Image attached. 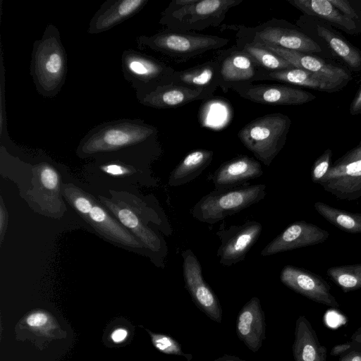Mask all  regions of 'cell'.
I'll return each mask as SVG.
<instances>
[{"label": "cell", "mask_w": 361, "mask_h": 361, "mask_svg": "<svg viewBox=\"0 0 361 361\" xmlns=\"http://www.w3.org/2000/svg\"><path fill=\"white\" fill-rule=\"evenodd\" d=\"M157 129L140 118H121L102 123L91 128L77 149L81 157H106L133 152L157 135Z\"/></svg>", "instance_id": "1"}, {"label": "cell", "mask_w": 361, "mask_h": 361, "mask_svg": "<svg viewBox=\"0 0 361 361\" xmlns=\"http://www.w3.org/2000/svg\"><path fill=\"white\" fill-rule=\"evenodd\" d=\"M30 71L37 92L44 97H56L65 83L67 56L53 24H48L42 37L33 43Z\"/></svg>", "instance_id": "2"}, {"label": "cell", "mask_w": 361, "mask_h": 361, "mask_svg": "<svg viewBox=\"0 0 361 361\" xmlns=\"http://www.w3.org/2000/svg\"><path fill=\"white\" fill-rule=\"evenodd\" d=\"M136 43L139 49H149L178 63L186 61L209 51L219 50L230 40L216 35L192 32H177L165 29L152 35H140Z\"/></svg>", "instance_id": "3"}, {"label": "cell", "mask_w": 361, "mask_h": 361, "mask_svg": "<svg viewBox=\"0 0 361 361\" xmlns=\"http://www.w3.org/2000/svg\"><path fill=\"white\" fill-rule=\"evenodd\" d=\"M291 125L281 113L256 118L243 126L238 137L243 145L265 166H269L283 147Z\"/></svg>", "instance_id": "4"}, {"label": "cell", "mask_w": 361, "mask_h": 361, "mask_svg": "<svg viewBox=\"0 0 361 361\" xmlns=\"http://www.w3.org/2000/svg\"><path fill=\"white\" fill-rule=\"evenodd\" d=\"M265 195L264 184L215 189L194 205L191 214L202 223L214 224L259 202Z\"/></svg>", "instance_id": "5"}, {"label": "cell", "mask_w": 361, "mask_h": 361, "mask_svg": "<svg viewBox=\"0 0 361 361\" xmlns=\"http://www.w3.org/2000/svg\"><path fill=\"white\" fill-rule=\"evenodd\" d=\"M243 0H196L182 7L169 4L159 23L177 32L200 31L220 26L226 13Z\"/></svg>", "instance_id": "6"}, {"label": "cell", "mask_w": 361, "mask_h": 361, "mask_svg": "<svg viewBox=\"0 0 361 361\" xmlns=\"http://www.w3.org/2000/svg\"><path fill=\"white\" fill-rule=\"evenodd\" d=\"M121 70L124 78L134 89L137 99L171 83L176 71L159 59L133 49L123 51Z\"/></svg>", "instance_id": "7"}, {"label": "cell", "mask_w": 361, "mask_h": 361, "mask_svg": "<svg viewBox=\"0 0 361 361\" xmlns=\"http://www.w3.org/2000/svg\"><path fill=\"white\" fill-rule=\"evenodd\" d=\"M221 30L236 31L240 37L263 44L303 52H321L322 48L313 39L303 32L283 25L282 20L271 19L256 27L243 25H226Z\"/></svg>", "instance_id": "8"}, {"label": "cell", "mask_w": 361, "mask_h": 361, "mask_svg": "<svg viewBox=\"0 0 361 361\" xmlns=\"http://www.w3.org/2000/svg\"><path fill=\"white\" fill-rule=\"evenodd\" d=\"M214 58L219 63V87L224 92L235 87L260 80L264 72L247 54L236 45L217 50Z\"/></svg>", "instance_id": "9"}, {"label": "cell", "mask_w": 361, "mask_h": 361, "mask_svg": "<svg viewBox=\"0 0 361 361\" xmlns=\"http://www.w3.org/2000/svg\"><path fill=\"white\" fill-rule=\"evenodd\" d=\"M185 286L195 305L214 322L221 323L223 311L217 296L205 282L202 267L190 249L182 253Z\"/></svg>", "instance_id": "10"}, {"label": "cell", "mask_w": 361, "mask_h": 361, "mask_svg": "<svg viewBox=\"0 0 361 361\" xmlns=\"http://www.w3.org/2000/svg\"><path fill=\"white\" fill-rule=\"evenodd\" d=\"M262 231V224L256 221L221 229L216 234L221 244L217 250L219 264L230 267L243 261L247 253L258 240Z\"/></svg>", "instance_id": "11"}, {"label": "cell", "mask_w": 361, "mask_h": 361, "mask_svg": "<svg viewBox=\"0 0 361 361\" xmlns=\"http://www.w3.org/2000/svg\"><path fill=\"white\" fill-rule=\"evenodd\" d=\"M280 280L286 286L315 302L336 309L340 307L329 283L312 271L286 265L281 271Z\"/></svg>", "instance_id": "12"}, {"label": "cell", "mask_w": 361, "mask_h": 361, "mask_svg": "<svg viewBox=\"0 0 361 361\" xmlns=\"http://www.w3.org/2000/svg\"><path fill=\"white\" fill-rule=\"evenodd\" d=\"M259 44L278 54L293 67L305 70L319 76L333 87L336 92L343 88L351 80L350 75L347 71L339 66L328 63L319 57L276 46Z\"/></svg>", "instance_id": "13"}, {"label": "cell", "mask_w": 361, "mask_h": 361, "mask_svg": "<svg viewBox=\"0 0 361 361\" xmlns=\"http://www.w3.org/2000/svg\"><path fill=\"white\" fill-rule=\"evenodd\" d=\"M240 97L251 102L269 105H301L315 99L307 91L279 84H249L232 89Z\"/></svg>", "instance_id": "14"}, {"label": "cell", "mask_w": 361, "mask_h": 361, "mask_svg": "<svg viewBox=\"0 0 361 361\" xmlns=\"http://www.w3.org/2000/svg\"><path fill=\"white\" fill-rule=\"evenodd\" d=\"M329 233L305 221H295L286 227L261 251L263 257L315 245L326 241Z\"/></svg>", "instance_id": "15"}, {"label": "cell", "mask_w": 361, "mask_h": 361, "mask_svg": "<svg viewBox=\"0 0 361 361\" xmlns=\"http://www.w3.org/2000/svg\"><path fill=\"white\" fill-rule=\"evenodd\" d=\"M317 184L338 200L359 199L361 197V160L332 165Z\"/></svg>", "instance_id": "16"}, {"label": "cell", "mask_w": 361, "mask_h": 361, "mask_svg": "<svg viewBox=\"0 0 361 361\" xmlns=\"http://www.w3.org/2000/svg\"><path fill=\"white\" fill-rule=\"evenodd\" d=\"M260 163L247 155H240L224 162L209 177L216 190L238 187L263 174Z\"/></svg>", "instance_id": "17"}, {"label": "cell", "mask_w": 361, "mask_h": 361, "mask_svg": "<svg viewBox=\"0 0 361 361\" xmlns=\"http://www.w3.org/2000/svg\"><path fill=\"white\" fill-rule=\"evenodd\" d=\"M238 338L251 351L256 353L262 347L265 336V317L257 297L252 298L240 310L236 320Z\"/></svg>", "instance_id": "18"}, {"label": "cell", "mask_w": 361, "mask_h": 361, "mask_svg": "<svg viewBox=\"0 0 361 361\" xmlns=\"http://www.w3.org/2000/svg\"><path fill=\"white\" fill-rule=\"evenodd\" d=\"M147 3L148 0H106L90 20L87 32L109 30L140 12Z\"/></svg>", "instance_id": "19"}, {"label": "cell", "mask_w": 361, "mask_h": 361, "mask_svg": "<svg viewBox=\"0 0 361 361\" xmlns=\"http://www.w3.org/2000/svg\"><path fill=\"white\" fill-rule=\"evenodd\" d=\"M214 93L197 88L170 83L158 87L154 91L137 99L146 106L154 109H171L188 103L207 99Z\"/></svg>", "instance_id": "20"}, {"label": "cell", "mask_w": 361, "mask_h": 361, "mask_svg": "<svg viewBox=\"0 0 361 361\" xmlns=\"http://www.w3.org/2000/svg\"><path fill=\"white\" fill-rule=\"evenodd\" d=\"M101 201L109 211L118 219L119 222L140 241L152 251H157L160 247L158 236L143 223L137 212L132 206L122 202H115L111 200L101 197Z\"/></svg>", "instance_id": "21"}, {"label": "cell", "mask_w": 361, "mask_h": 361, "mask_svg": "<svg viewBox=\"0 0 361 361\" xmlns=\"http://www.w3.org/2000/svg\"><path fill=\"white\" fill-rule=\"evenodd\" d=\"M303 13L319 18L350 35L361 32L358 24L343 14L330 0H290L288 1Z\"/></svg>", "instance_id": "22"}, {"label": "cell", "mask_w": 361, "mask_h": 361, "mask_svg": "<svg viewBox=\"0 0 361 361\" xmlns=\"http://www.w3.org/2000/svg\"><path fill=\"white\" fill-rule=\"evenodd\" d=\"M293 354L295 361H326L327 358L326 348L319 343L305 316H300L295 323Z\"/></svg>", "instance_id": "23"}, {"label": "cell", "mask_w": 361, "mask_h": 361, "mask_svg": "<svg viewBox=\"0 0 361 361\" xmlns=\"http://www.w3.org/2000/svg\"><path fill=\"white\" fill-rule=\"evenodd\" d=\"M85 220L108 239L133 247L143 246V244L135 236L111 216L105 208L95 200H94L90 214Z\"/></svg>", "instance_id": "24"}, {"label": "cell", "mask_w": 361, "mask_h": 361, "mask_svg": "<svg viewBox=\"0 0 361 361\" xmlns=\"http://www.w3.org/2000/svg\"><path fill=\"white\" fill-rule=\"evenodd\" d=\"M219 63L215 58L190 68L175 71L171 83L214 93L219 87Z\"/></svg>", "instance_id": "25"}, {"label": "cell", "mask_w": 361, "mask_h": 361, "mask_svg": "<svg viewBox=\"0 0 361 361\" xmlns=\"http://www.w3.org/2000/svg\"><path fill=\"white\" fill-rule=\"evenodd\" d=\"M213 156V151L203 149L188 153L171 171L169 185L180 186L196 178L210 164Z\"/></svg>", "instance_id": "26"}, {"label": "cell", "mask_w": 361, "mask_h": 361, "mask_svg": "<svg viewBox=\"0 0 361 361\" xmlns=\"http://www.w3.org/2000/svg\"><path fill=\"white\" fill-rule=\"evenodd\" d=\"M268 80L302 86L318 91L327 92H336L335 89L324 81L319 76L298 68H290L281 71L265 72L260 77V80Z\"/></svg>", "instance_id": "27"}, {"label": "cell", "mask_w": 361, "mask_h": 361, "mask_svg": "<svg viewBox=\"0 0 361 361\" xmlns=\"http://www.w3.org/2000/svg\"><path fill=\"white\" fill-rule=\"evenodd\" d=\"M317 35L354 71H361V51L331 29L317 24Z\"/></svg>", "instance_id": "28"}, {"label": "cell", "mask_w": 361, "mask_h": 361, "mask_svg": "<svg viewBox=\"0 0 361 361\" xmlns=\"http://www.w3.org/2000/svg\"><path fill=\"white\" fill-rule=\"evenodd\" d=\"M235 45L247 54L256 64L265 72H272L293 68L286 60L267 49L259 43L236 37Z\"/></svg>", "instance_id": "29"}, {"label": "cell", "mask_w": 361, "mask_h": 361, "mask_svg": "<svg viewBox=\"0 0 361 361\" xmlns=\"http://www.w3.org/2000/svg\"><path fill=\"white\" fill-rule=\"evenodd\" d=\"M315 210L338 229L350 233H361V213L333 207L322 202L314 204Z\"/></svg>", "instance_id": "30"}, {"label": "cell", "mask_w": 361, "mask_h": 361, "mask_svg": "<svg viewBox=\"0 0 361 361\" xmlns=\"http://www.w3.org/2000/svg\"><path fill=\"white\" fill-rule=\"evenodd\" d=\"M326 275L344 293L361 288V264L332 267L326 270Z\"/></svg>", "instance_id": "31"}, {"label": "cell", "mask_w": 361, "mask_h": 361, "mask_svg": "<svg viewBox=\"0 0 361 361\" xmlns=\"http://www.w3.org/2000/svg\"><path fill=\"white\" fill-rule=\"evenodd\" d=\"M146 330L151 337L153 345L161 353L183 356L188 361H190L192 358L191 354H187L182 351L180 344L172 337L165 334L153 333L148 329Z\"/></svg>", "instance_id": "32"}, {"label": "cell", "mask_w": 361, "mask_h": 361, "mask_svg": "<svg viewBox=\"0 0 361 361\" xmlns=\"http://www.w3.org/2000/svg\"><path fill=\"white\" fill-rule=\"evenodd\" d=\"M64 194L80 216L85 219L90 214L94 199L74 186L66 188Z\"/></svg>", "instance_id": "33"}, {"label": "cell", "mask_w": 361, "mask_h": 361, "mask_svg": "<svg viewBox=\"0 0 361 361\" xmlns=\"http://www.w3.org/2000/svg\"><path fill=\"white\" fill-rule=\"evenodd\" d=\"M25 322L30 329L43 334L48 333L57 325L52 317L43 310L30 312L25 318Z\"/></svg>", "instance_id": "34"}, {"label": "cell", "mask_w": 361, "mask_h": 361, "mask_svg": "<svg viewBox=\"0 0 361 361\" xmlns=\"http://www.w3.org/2000/svg\"><path fill=\"white\" fill-rule=\"evenodd\" d=\"M38 169L42 187L49 191L57 192L59 189L60 178L56 170L48 164H42Z\"/></svg>", "instance_id": "35"}, {"label": "cell", "mask_w": 361, "mask_h": 361, "mask_svg": "<svg viewBox=\"0 0 361 361\" xmlns=\"http://www.w3.org/2000/svg\"><path fill=\"white\" fill-rule=\"evenodd\" d=\"M332 155V150L331 149H326L315 160L311 173V179L313 183H317L331 167Z\"/></svg>", "instance_id": "36"}, {"label": "cell", "mask_w": 361, "mask_h": 361, "mask_svg": "<svg viewBox=\"0 0 361 361\" xmlns=\"http://www.w3.org/2000/svg\"><path fill=\"white\" fill-rule=\"evenodd\" d=\"M101 169L106 173L119 176L128 175L133 173V168L121 162V161H109L101 166Z\"/></svg>", "instance_id": "37"}, {"label": "cell", "mask_w": 361, "mask_h": 361, "mask_svg": "<svg viewBox=\"0 0 361 361\" xmlns=\"http://www.w3.org/2000/svg\"><path fill=\"white\" fill-rule=\"evenodd\" d=\"M331 3L343 14L360 24L361 16L357 9L347 0H330Z\"/></svg>", "instance_id": "38"}, {"label": "cell", "mask_w": 361, "mask_h": 361, "mask_svg": "<svg viewBox=\"0 0 361 361\" xmlns=\"http://www.w3.org/2000/svg\"><path fill=\"white\" fill-rule=\"evenodd\" d=\"M357 160H361V140L355 147L335 161L333 165L345 164Z\"/></svg>", "instance_id": "39"}, {"label": "cell", "mask_w": 361, "mask_h": 361, "mask_svg": "<svg viewBox=\"0 0 361 361\" xmlns=\"http://www.w3.org/2000/svg\"><path fill=\"white\" fill-rule=\"evenodd\" d=\"M338 361H361V346L360 343L353 349L339 356Z\"/></svg>", "instance_id": "40"}, {"label": "cell", "mask_w": 361, "mask_h": 361, "mask_svg": "<svg viewBox=\"0 0 361 361\" xmlns=\"http://www.w3.org/2000/svg\"><path fill=\"white\" fill-rule=\"evenodd\" d=\"M357 343L350 341L345 343L338 344L334 346L331 350V355L341 356L357 345Z\"/></svg>", "instance_id": "41"}, {"label": "cell", "mask_w": 361, "mask_h": 361, "mask_svg": "<svg viewBox=\"0 0 361 361\" xmlns=\"http://www.w3.org/2000/svg\"><path fill=\"white\" fill-rule=\"evenodd\" d=\"M349 112L352 116L361 114V87L350 104Z\"/></svg>", "instance_id": "42"}, {"label": "cell", "mask_w": 361, "mask_h": 361, "mask_svg": "<svg viewBox=\"0 0 361 361\" xmlns=\"http://www.w3.org/2000/svg\"><path fill=\"white\" fill-rule=\"evenodd\" d=\"M128 335L127 329L125 328H117L114 329L111 334V339L116 343H122L124 341Z\"/></svg>", "instance_id": "43"}, {"label": "cell", "mask_w": 361, "mask_h": 361, "mask_svg": "<svg viewBox=\"0 0 361 361\" xmlns=\"http://www.w3.org/2000/svg\"><path fill=\"white\" fill-rule=\"evenodd\" d=\"M214 361H245V360H243L235 356L226 355L223 357H221L215 360Z\"/></svg>", "instance_id": "44"}, {"label": "cell", "mask_w": 361, "mask_h": 361, "mask_svg": "<svg viewBox=\"0 0 361 361\" xmlns=\"http://www.w3.org/2000/svg\"><path fill=\"white\" fill-rule=\"evenodd\" d=\"M351 341L361 344V326L353 333Z\"/></svg>", "instance_id": "45"}, {"label": "cell", "mask_w": 361, "mask_h": 361, "mask_svg": "<svg viewBox=\"0 0 361 361\" xmlns=\"http://www.w3.org/2000/svg\"><path fill=\"white\" fill-rule=\"evenodd\" d=\"M6 216V213L4 214V207H3V204H1V235H3V229H4V217Z\"/></svg>", "instance_id": "46"}, {"label": "cell", "mask_w": 361, "mask_h": 361, "mask_svg": "<svg viewBox=\"0 0 361 361\" xmlns=\"http://www.w3.org/2000/svg\"><path fill=\"white\" fill-rule=\"evenodd\" d=\"M360 346H361V344H360Z\"/></svg>", "instance_id": "47"}]
</instances>
